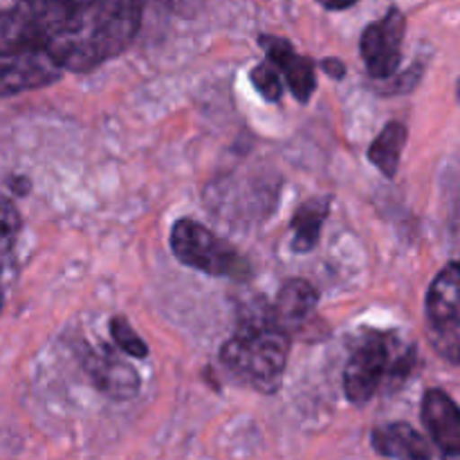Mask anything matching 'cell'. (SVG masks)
I'll use <instances>...</instances> for the list:
<instances>
[{"mask_svg":"<svg viewBox=\"0 0 460 460\" xmlns=\"http://www.w3.org/2000/svg\"><path fill=\"white\" fill-rule=\"evenodd\" d=\"M331 196H317L305 200L299 209L295 211L292 218V250L299 254H308L317 247L319 236H322V227L326 223L328 214H331Z\"/></svg>","mask_w":460,"mask_h":460,"instance_id":"cell-12","label":"cell"},{"mask_svg":"<svg viewBox=\"0 0 460 460\" xmlns=\"http://www.w3.org/2000/svg\"><path fill=\"white\" fill-rule=\"evenodd\" d=\"M404 31H407V18L395 7L364 30L359 54L373 79L385 81L398 75L402 63Z\"/></svg>","mask_w":460,"mask_h":460,"instance_id":"cell-6","label":"cell"},{"mask_svg":"<svg viewBox=\"0 0 460 460\" xmlns=\"http://www.w3.org/2000/svg\"><path fill=\"white\" fill-rule=\"evenodd\" d=\"M322 70L326 72V75L335 76V79H341V76L346 75V67L341 61H335V58H326V61H322Z\"/></svg>","mask_w":460,"mask_h":460,"instance_id":"cell-19","label":"cell"},{"mask_svg":"<svg viewBox=\"0 0 460 460\" xmlns=\"http://www.w3.org/2000/svg\"><path fill=\"white\" fill-rule=\"evenodd\" d=\"M422 422L443 456H460V413L456 402L443 389H429L425 394Z\"/></svg>","mask_w":460,"mask_h":460,"instance_id":"cell-9","label":"cell"},{"mask_svg":"<svg viewBox=\"0 0 460 460\" xmlns=\"http://www.w3.org/2000/svg\"><path fill=\"white\" fill-rule=\"evenodd\" d=\"M171 252L182 265L209 277L245 279L250 274L247 261L229 243L191 218L175 220L171 227Z\"/></svg>","mask_w":460,"mask_h":460,"instance_id":"cell-4","label":"cell"},{"mask_svg":"<svg viewBox=\"0 0 460 460\" xmlns=\"http://www.w3.org/2000/svg\"><path fill=\"white\" fill-rule=\"evenodd\" d=\"M420 75H422V63H413V67H409L407 72H402V75H400L398 79H394V76L385 79V81H391V85H389V88H386V93H391V94L407 93V90H411L413 85L418 84Z\"/></svg>","mask_w":460,"mask_h":460,"instance_id":"cell-17","label":"cell"},{"mask_svg":"<svg viewBox=\"0 0 460 460\" xmlns=\"http://www.w3.org/2000/svg\"><path fill=\"white\" fill-rule=\"evenodd\" d=\"M139 25L142 0H16L0 12V99L103 66Z\"/></svg>","mask_w":460,"mask_h":460,"instance_id":"cell-1","label":"cell"},{"mask_svg":"<svg viewBox=\"0 0 460 460\" xmlns=\"http://www.w3.org/2000/svg\"><path fill=\"white\" fill-rule=\"evenodd\" d=\"M84 368L93 385L112 400H130L139 394V376L126 359L112 349L102 344V349L85 350Z\"/></svg>","mask_w":460,"mask_h":460,"instance_id":"cell-7","label":"cell"},{"mask_svg":"<svg viewBox=\"0 0 460 460\" xmlns=\"http://www.w3.org/2000/svg\"><path fill=\"white\" fill-rule=\"evenodd\" d=\"M317 3L322 4V7L332 9V12H341V9L353 7V4L358 3V0H317Z\"/></svg>","mask_w":460,"mask_h":460,"instance_id":"cell-20","label":"cell"},{"mask_svg":"<svg viewBox=\"0 0 460 460\" xmlns=\"http://www.w3.org/2000/svg\"><path fill=\"white\" fill-rule=\"evenodd\" d=\"M18 234H21V214L16 205L0 193V283L12 265Z\"/></svg>","mask_w":460,"mask_h":460,"instance_id":"cell-14","label":"cell"},{"mask_svg":"<svg viewBox=\"0 0 460 460\" xmlns=\"http://www.w3.org/2000/svg\"><path fill=\"white\" fill-rule=\"evenodd\" d=\"M317 304L319 295L308 281H304V279H290L279 290L277 301L272 305V314L279 326L286 332H290L304 326L313 317V313L317 310Z\"/></svg>","mask_w":460,"mask_h":460,"instance_id":"cell-11","label":"cell"},{"mask_svg":"<svg viewBox=\"0 0 460 460\" xmlns=\"http://www.w3.org/2000/svg\"><path fill=\"white\" fill-rule=\"evenodd\" d=\"M250 79L252 84H254V88L259 90V94H263V99H268V102L274 103L283 97L281 76H279V72L274 70L270 63L256 66L254 70L250 72Z\"/></svg>","mask_w":460,"mask_h":460,"instance_id":"cell-16","label":"cell"},{"mask_svg":"<svg viewBox=\"0 0 460 460\" xmlns=\"http://www.w3.org/2000/svg\"><path fill=\"white\" fill-rule=\"evenodd\" d=\"M371 445L380 456L404 458V460H427L434 458V449L427 443L420 431L413 429L407 422H391L373 429Z\"/></svg>","mask_w":460,"mask_h":460,"instance_id":"cell-10","label":"cell"},{"mask_svg":"<svg viewBox=\"0 0 460 460\" xmlns=\"http://www.w3.org/2000/svg\"><path fill=\"white\" fill-rule=\"evenodd\" d=\"M290 355V335L277 323L272 305L247 310L236 335L225 341L220 359L225 367L259 391H277Z\"/></svg>","mask_w":460,"mask_h":460,"instance_id":"cell-2","label":"cell"},{"mask_svg":"<svg viewBox=\"0 0 460 460\" xmlns=\"http://www.w3.org/2000/svg\"><path fill=\"white\" fill-rule=\"evenodd\" d=\"M458 286H460V268L456 261L445 265L434 279L427 292V322H429L431 340L436 350L449 359L452 364L458 362Z\"/></svg>","mask_w":460,"mask_h":460,"instance_id":"cell-5","label":"cell"},{"mask_svg":"<svg viewBox=\"0 0 460 460\" xmlns=\"http://www.w3.org/2000/svg\"><path fill=\"white\" fill-rule=\"evenodd\" d=\"M259 43L268 54L270 66L286 79L288 88L295 94L296 102L308 103L314 88H317L314 63L310 58L301 57L299 52H295V48L286 39H279V36L263 34L259 36Z\"/></svg>","mask_w":460,"mask_h":460,"instance_id":"cell-8","label":"cell"},{"mask_svg":"<svg viewBox=\"0 0 460 460\" xmlns=\"http://www.w3.org/2000/svg\"><path fill=\"white\" fill-rule=\"evenodd\" d=\"M111 335H112V340H115L117 349L124 350V353L130 355V358L144 359L148 355L146 341H144L142 337L135 332V328L130 326V323L126 322L124 317L112 319V322H111Z\"/></svg>","mask_w":460,"mask_h":460,"instance_id":"cell-15","label":"cell"},{"mask_svg":"<svg viewBox=\"0 0 460 460\" xmlns=\"http://www.w3.org/2000/svg\"><path fill=\"white\" fill-rule=\"evenodd\" d=\"M416 349L402 344L394 332H367L359 337L344 371L346 398L353 404L371 402L380 391H395L409 380Z\"/></svg>","mask_w":460,"mask_h":460,"instance_id":"cell-3","label":"cell"},{"mask_svg":"<svg viewBox=\"0 0 460 460\" xmlns=\"http://www.w3.org/2000/svg\"><path fill=\"white\" fill-rule=\"evenodd\" d=\"M171 7L182 16H193L202 7V0H171Z\"/></svg>","mask_w":460,"mask_h":460,"instance_id":"cell-18","label":"cell"},{"mask_svg":"<svg viewBox=\"0 0 460 460\" xmlns=\"http://www.w3.org/2000/svg\"><path fill=\"white\" fill-rule=\"evenodd\" d=\"M407 126L402 121H391L382 128L376 142L368 146V162L376 169H380L385 178H395V173H398L400 155H402V148L407 144Z\"/></svg>","mask_w":460,"mask_h":460,"instance_id":"cell-13","label":"cell"}]
</instances>
